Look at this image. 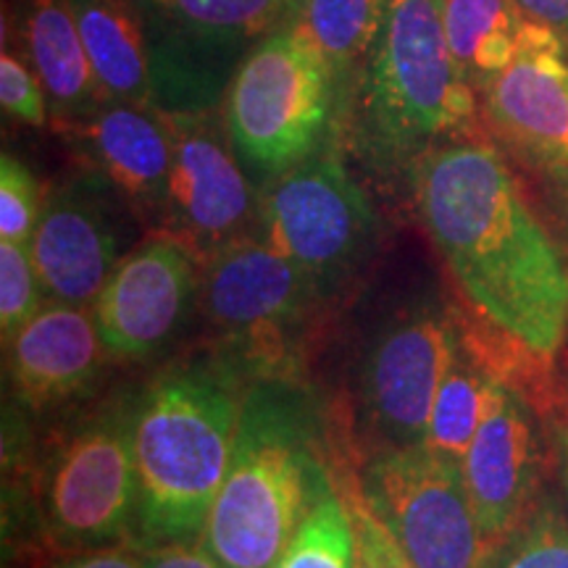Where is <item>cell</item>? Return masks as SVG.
I'll return each instance as SVG.
<instances>
[{
  "label": "cell",
  "mask_w": 568,
  "mask_h": 568,
  "mask_svg": "<svg viewBox=\"0 0 568 568\" xmlns=\"http://www.w3.org/2000/svg\"><path fill=\"white\" fill-rule=\"evenodd\" d=\"M339 497H343L353 527V568H416L400 550L393 531L385 527L368 503L364 481L351 464V456L339 453L332 468Z\"/></svg>",
  "instance_id": "cell-25"
},
{
  "label": "cell",
  "mask_w": 568,
  "mask_h": 568,
  "mask_svg": "<svg viewBox=\"0 0 568 568\" xmlns=\"http://www.w3.org/2000/svg\"><path fill=\"white\" fill-rule=\"evenodd\" d=\"M395 0H303L297 30L316 45L339 84L366 61Z\"/></svg>",
  "instance_id": "cell-23"
},
{
  "label": "cell",
  "mask_w": 568,
  "mask_h": 568,
  "mask_svg": "<svg viewBox=\"0 0 568 568\" xmlns=\"http://www.w3.org/2000/svg\"><path fill=\"white\" fill-rule=\"evenodd\" d=\"M13 393L30 408H48L82 389L101 366V329L88 305H42L9 343Z\"/></svg>",
  "instance_id": "cell-18"
},
{
  "label": "cell",
  "mask_w": 568,
  "mask_h": 568,
  "mask_svg": "<svg viewBox=\"0 0 568 568\" xmlns=\"http://www.w3.org/2000/svg\"><path fill=\"white\" fill-rule=\"evenodd\" d=\"M42 503L55 539L69 548L116 542L138 521L132 426L116 418L71 437L48 466Z\"/></svg>",
  "instance_id": "cell-10"
},
{
  "label": "cell",
  "mask_w": 568,
  "mask_h": 568,
  "mask_svg": "<svg viewBox=\"0 0 568 568\" xmlns=\"http://www.w3.org/2000/svg\"><path fill=\"white\" fill-rule=\"evenodd\" d=\"M335 74L295 19L268 34L226 88L224 122L240 161L268 180L318 151Z\"/></svg>",
  "instance_id": "cell-5"
},
{
  "label": "cell",
  "mask_w": 568,
  "mask_h": 568,
  "mask_svg": "<svg viewBox=\"0 0 568 568\" xmlns=\"http://www.w3.org/2000/svg\"><path fill=\"white\" fill-rule=\"evenodd\" d=\"M443 27L460 77L477 92L524 51L564 45L516 0H443Z\"/></svg>",
  "instance_id": "cell-20"
},
{
  "label": "cell",
  "mask_w": 568,
  "mask_h": 568,
  "mask_svg": "<svg viewBox=\"0 0 568 568\" xmlns=\"http://www.w3.org/2000/svg\"><path fill=\"white\" fill-rule=\"evenodd\" d=\"M268 245L314 280L345 272L366 251L374 211L337 153L316 151L268 182L258 209Z\"/></svg>",
  "instance_id": "cell-9"
},
{
  "label": "cell",
  "mask_w": 568,
  "mask_h": 568,
  "mask_svg": "<svg viewBox=\"0 0 568 568\" xmlns=\"http://www.w3.org/2000/svg\"><path fill=\"white\" fill-rule=\"evenodd\" d=\"M497 556V568H568V521L552 503H542Z\"/></svg>",
  "instance_id": "cell-27"
},
{
  "label": "cell",
  "mask_w": 568,
  "mask_h": 568,
  "mask_svg": "<svg viewBox=\"0 0 568 568\" xmlns=\"http://www.w3.org/2000/svg\"><path fill=\"white\" fill-rule=\"evenodd\" d=\"M311 503L308 450L293 422L272 403L251 400L203 545L224 568H274Z\"/></svg>",
  "instance_id": "cell-4"
},
{
  "label": "cell",
  "mask_w": 568,
  "mask_h": 568,
  "mask_svg": "<svg viewBox=\"0 0 568 568\" xmlns=\"http://www.w3.org/2000/svg\"><path fill=\"white\" fill-rule=\"evenodd\" d=\"M166 122L172 172L159 232L180 240L205 266L224 247L247 237L261 201L216 111H166Z\"/></svg>",
  "instance_id": "cell-8"
},
{
  "label": "cell",
  "mask_w": 568,
  "mask_h": 568,
  "mask_svg": "<svg viewBox=\"0 0 568 568\" xmlns=\"http://www.w3.org/2000/svg\"><path fill=\"white\" fill-rule=\"evenodd\" d=\"M53 568H145V556L124 545H103V548L74 552Z\"/></svg>",
  "instance_id": "cell-31"
},
{
  "label": "cell",
  "mask_w": 568,
  "mask_h": 568,
  "mask_svg": "<svg viewBox=\"0 0 568 568\" xmlns=\"http://www.w3.org/2000/svg\"><path fill=\"white\" fill-rule=\"evenodd\" d=\"M355 122L376 161L414 172L439 145L474 138L477 90L447 48L443 0H395L366 55Z\"/></svg>",
  "instance_id": "cell-3"
},
{
  "label": "cell",
  "mask_w": 568,
  "mask_h": 568,
  "mask_svg": "<svg viewBox=\"0 0 568 568\" xmlns=\"http://www.w3.org/2000/svg\"><path fill=\"white\" fill-rule=\"evenodd\" d=\"M550 180V190L556 195V201L560 203V209L568 216V163H558V166L545 169Z\"/></svg>",
  "instance_id": "cell-33"
},
{
  "label": "cell",
  "mask_w": 568,
  "mask_h": 568,
  "mask_svg": "<svg viewBox=\"0 0 568 568\" xmlns=\"http://www.w3.org/2000/svg\"><path fill=\"white\" fill-rule=\"evenodd\" d=\"M516 6L535 24L548 27L552 34H558L568 48V0H516Z\"/></svg>",
  "instance_id": "cell-32"
},
{
  "label": "cell",
  "mask_w": 568,
  "mask_h": 568,
  "mask_svg": "<svg viewBox=\"0 0 568 568\" xmlns=\"http://www.w3.org/2000/svg\"><path fill=\"white\" fill-rule=\"evenodd\" d=\"M145 568H224L201 539L153 545L145 552Z\"/></svg>",
  "instance_id": "cell-30"
},
{
  "label": "cell",
  "mask_w": 568,
  "mask_h": 568,
  "mask_svg": "<svg viewBox=\"0 0 568 568\" xmlns=\"http://www.w3.org/2000/svg\"><path fill=\"white\" fill-rule=\"evenodd\" d=\"M556 426V443H558V453H560V468H564V481H566V493H568V432L564 426Z\"/></svg>",
  "instance_id": "cell-35"
},
{
  "label": "cell",
  "mask_w": 568,
  "mask_h": 568,
  "mask_svg": "<svg viewBox=\"0 0 568 568\" xmlns=\"http://www.w3.org/2000/svg\"><path fill=\"white\" fill-rule=\"evenodd\" d=\"M368 503L416 568H487L464 468L424 445L389 447L361 477Z\"/></svg>",
  "instance_id": "cell-7"
},
{
  "label": "cell",
  "mask_w": 568,
  "mask_h": 568,
  "mask_svg": "<svg viewBox=\"0 0 568 568\" xmlns=\"http://www.w3.org/2000/svg\"><path fill=\"white\" fill-rule=\"evenodd\" d=\"M69 3L105 103L155 105L145 27L134 0H69Z\"/></svg>",
  "instance_id": "cell-21"
},
{
  "label": "cell",
  "mask_w": 568,
  "mask_h": 568,
  "mask_svg": "<svg viewBox=\"0 0 568 568\" xmlns=\"http://www.w3.org/2000/svg\"><path fill=\"white\" fill-rule=\"evenodd\" d=\"M487 124L537 166L568 163L566 48H531L479 90Z\"/></svg>",
  "instance_id": "cell-17"
},
{
  "label": "cell",
  "mask_w": 568,
  "mask_h": 568,
  "mask_svg": "<svg viewBox=\"0 0 568 568\" xmlns=\"http://www.w3.org/2000/svg\"><path fill=\"white\" fill-rule=\"evenodd\" d=\"M201 264L180 240L155 232L119 261L92 303L109 355L138 358L174 332L195 290Z\"/></svg>",
  "instance_id": "cell-14"
},
{
  "label": "cell",
  "mask_w": 568,
  "mask_h": 568,
  "mask_svg": "<svg viewBox=\"0 0 568 568\" xmlns=\"http://www.w3.org/2000/svg\"><path fill=\"white\" fill-rule=\"evenodd\" d=\"M458 345V318L432 308L397 318L366 361V406L395 447L424 445L439 385Z\"/></svg>",
  "instance_id": "cell-12"
},
{
  "label": "cell",
  "mask_w": 568,
  "mask_h": 568,
  "mask_svg": "<svg viewBox=\"0 0 568 568\" xmlns=\"http://www.w3.org/2000/svg\"><path fill=\"white\" fill-rule=\"evenodd\" d=\"M548 408L556 414V424L564 426V429L568 432V389H560L556 385V389H552V395L548 400Z\"/></svg>",
  "instance_id": "cell-34"
},
{
  "label": "cell",
  "mask_w": 568,
  "mask_h": 568,
  "mask_svg": "<svg viewBox=\"0 0 568 568\" xmlns=\"http://www.w3.org/2000/svg\"><path fill=\"white\" fill-rule=\"evenodd\" d=\"M503 382L497 372L487 337L458 322V345L439 385L429 426H426L424 447L435 456L460 466L477 435L497 385Z\"/></svg>",
  "instance_id": "cell-22"
},
{
  "label": "cell",
  "mask_w": 568,
  "mask_h": 568,
  "mask_svg": "<svg viewBox=\"0 0 568 568\" xmlns=\"http://www.w3.org/2000/svg\"><path fill=\"white\" fill-rule=\"evenodd\" d=\"M243 400L213 372L153 382L132 422L138 524L145 542L197 539L232 464Z\"/></svg>",
  "instance_id": "cell-2"
},
{
  "label": "cell",
  "mask_w": 568,
  "mask_h": 568,
  "mask_svg": "<svg viewBox=\"0 0 568 568\" xmlns=\"http://www.w3.org/2000/svg\"><path fill=\"white\" fill-rule=\"evenodd\" d=\"M38 180L17 155L3 153L0 159V240L30 245L42 216Z\"/></svg>",
  "instance_id": "cell-28"
},
{
  "label": "cell",
  "mask_w": 568,
  "mask_h": 568,
  "mask_svg": "<svg viewBox=\"0 0 568 568\" xmlns=\"http://www.w3.org/2000/svg\"><path fill=\"white\" fill-rule=\"evenodd\" d=\"M416 203L468 308L552 364L568 337V264L506 159L481 140L439 145L414 172Z\"/></svg>",
  "instance_id": "cell-1"
},
{
  "label": "cell",
  "mask_w": 568,
  "mask_h": 568,
  "mask_svg": "<svg viewBox=\"0 0 568 568\" xmlns=\"http://www.w3.org/2000/svg\"><path fill=\"white\" fill-rule=\"evenodd\" d=\"M0 103L11 119L30 126H45L48 92L42 88L38 71L27 67L17 53L3 45L0 53Z\"/></svg>",
  "instance_id": "cell-29"
},
{
  "label": "cell",
  "mask_w": 568,
  "mask_h": 568,
  "mask_svg": "<svg viewBox=\"0 0 568 568\" xmlns=\"http://www.w3.org/2000/svg\"><path fill=\"white\" fill-rule=\"evenodd\" d=\"M19 32L51 98L55 122L84 116L105 103L69 0H21Z\"/></svg>",
  "instance_id": "cell-19"
},
{
  "label": "cell",
  "mask_w": 568,
  "mask_h": 568,
  "mask_svg": "<svg viewBox=\"0 0 568 568\" xmlns=\"http://www.w3.org/2000/svg\"><path fill=\"white\" fill-rule=\"evenodd\" d=\"M42 295L45 287L30 245L0 240V329L6 343L42 308Z\"/></svg>",
  "instance_id": "cell-26"
},
{
  "label": "cell",
  "mask_w": 568,
  "mask_h": 568,
  "mask_svg": "<svg viewBox=\"0 0 568 568\" xmlns=\"http://www.w3.org/2000/svg\"><path fill=\"white\" fill-rule=\"evenodd\" d=\"M203 268L205 314L258 353L276 351L316 293L314 276L264 237L237 240Z\"/></svg>",
  "instance_id": "cell-13"
},
{
  "label": "cell",
  "mask_w": 568,
  "mask_h": 568,
  "mask_svg": "<svg viewBox=\"0 0 568 568\" xmlns=\"http://www.w3.org/2000/svg\"><path fill=\"white\" fill-rule=\"evenodd\" d=\"M105 190L111 187L101 176H82L42 205L30 251L45 295L55 301L92 308L122 261Z\"/></svg>",
  "instance_id": "cell-16"
},
{
  "label": "cell",
  "mask_w": 568,
  "mask_h": 568,
  "mask_svg": "<svg viewBox=\"0 0 568 568\" xmlns=\"http://www.w3.org/2000/svg\"><path fill=\"white\" fill-rule=\"evenodd\" d=\"M145 27L155 105L213 109L243 61L290 24L303 0H134Z\"/></svg>",
  "instance_id": "cell-6"
},
{
  "label": "cell",
  "mask_w": 568,
  "mask_h": 568,
  "mask_svg": "<svg viewBox=\"0 0 568 568\" xmlns=\"http://www.w3.org/2000/svg\"><path fill=\"white\" fill-rule=\"evenodd\" d=\"M531 408L535 403L503 379L460 464L487 566L539 506V443Z\"/></svg>",
  "instance_id": "cell-11"
},
{
  "label": "cell",
  "mask_w": 568,
  "mask_h": 568,
  "mask_svg": "<svg viewBox=\"0 0 568 568\" xmlns=\"http://www.w3.org/2000/svg\"><path fill=\"white\" fill-rule=\"evenodd\" d=\"M274 568H353V527L332 477H324L303 524Z\"/></svg>",
  "instance_id": "cell-24"
},
{
  "label": "cell",
  "mask_w": 568,
  "mask_h": 568,
  "mask_svg": "<svg viewBox=\"0 0 568 568\" xmlns=\"http://www.w3.org/2000/svg\"><path fill=\"white\" fill-rule=\"evenodd\" d=\"M55 126L74 142L90 174L101 176L113 195L159 230L172 172L166 111L142 103H103Z\"/></svg>",
  "instance_id": "cell-15"
}]
</instances>
